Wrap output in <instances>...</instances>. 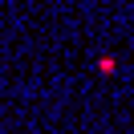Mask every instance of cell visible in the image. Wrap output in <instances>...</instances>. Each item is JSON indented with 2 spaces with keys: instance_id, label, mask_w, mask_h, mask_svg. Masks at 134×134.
Returning a JSON list of instances; mask_svg holds the SVG:
<instances>
[{
  "instance_id": "obj_1",
  "label": "cell",
  "mask_w": 134,
  "mask_h": 134,
  "mask_svg": "<svg viewBox=\"0 0 134 134\" xmlns=\"http://www.w3.org/2000/svg\"><path fill=\"white\" fill-rule=\"evenodd\" d=\"M114 69H118V61H114V57H98V73H102V77H110Z\"/></svg>"
}]
</instances>
